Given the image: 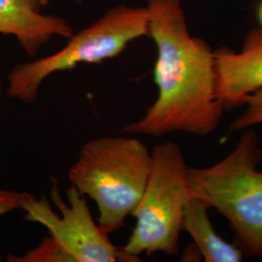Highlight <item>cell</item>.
<instances>
[{
  "label": "cell",
  "instance_id": "1",
  "mask_svg": "<svg viewBox=\"0 0 262 262\" xmlns=\"http://www.w3.org/2000/svg\"><path fill=\"white\" fill-rule=\"evenodd\" d=\"M147 9L149 36L157 47L152 75L158 97L122 132L151 137L213 134L225 112L217 99L215 51L189 34L180 0H148Z\"/></svg>",
  "mask_w": 262,
  "mask_h": 262
},
{
  "label": "cell",
  "instance_id": "2",
  "mask_svg": "<svg viewBox=\"0 0 262 262\" xmlns=\"http://www.w3.org/2000/svg\"><path fill=\"white\" fill-rule=\"evenodd\" d=\"M151 152L131 136H102L88 141L67 172L71 186L91 198L98 225L110 235L122 228L138 205L150 175Z\"/></svg>",
  "mask_w": 262,
  "mask_h": 262
},
{
  "label": "cell",
  "instance_id": "3",
  "mask_svg": "<svg viewBox=\"0 0 262 262\" xmlns=\"http://www.w3.org/2000/svg\"><path fill=\"white\" fill-rule=\"evenodd\" d=\"M234 149L206 168L188 169L190 196L215 208L234 233L244 256L262 261V149L253 128H246Z\"/></svg>",
  "mask_w": 262,
  "mask_h": 262
},
{
  "label": "cell",
  "instance_id": "4",
  "mask_svg": "<svg viewBox=\"0 0 262 262\" xmlns=\"http://www.w3.org/2000/svg\"><path fill=\"white\" fill-rule=\"evenodd\" d=\"M143 36H149L147 7L111 8L102 18L68 38L58 52L14 66L8 74L7 95L23 103H35L39 89L49 76L120 56L131 42Z\"/></svg>",
  "mask_w": 262,
  "mask_h": 262
},
{
  "label": "cell",
  "instance_id": "5",
  "mask_svg": "<svg viewBox=\"0 0 262 262\" xmlns=\"http://www.w3.org/2000/svg\"><path fill=\"white\" fill-rule=\"evenodd\" d=\"M150 175L140 201L132 213L135 226L121 250L135 258L145 253L175 255L187 201L188 169L177 143H159L151 150Z\"/></svg>",
  "mask_w": 262,
  "mask_h": 262
},
{
  "label": "cell",
  "instance_id": "6",
  "mask_svg": "<svg viewBox=\"0 0 262 262\" xmlns=\"http://www.w3.org/2000/svg\"><path fill=\"white\" fill-rule=\"evenodd\" d=\"M52 180L51 199L60 215L52 210L44 195L37 198L31 193H28L21 210L27 221L46 227L71 262L140 261L111 243L109 235L95 224L86 197L71 186L66 190V203L60 195L57 180Z\"/></svg>",
  "mask_w": 262,
  "mask_h": 262
},
{
  "label": "cell",
  "instance_id": "7",
  "mask_svg": "<svg viewBox=\"0 0 262 262\" xmlns=\"http://www.w3.org/2000/svg\"><path fill=\"white\" fill-rule=\"evenodd\" d=\"M215 57L217 99L225 111L242 107L250 94L262 90V28L247 34L238 53L221 48Z\"/></svg>",
  "mask_w": 262,
  "mask_h": 262
},
{
  "label": "cell",
  "instance_id": "8",
  "mask_svg": "<svg viewBox=\"0 0 262 262\" xmlns=\"http://www.w3.org/2000/svg\"><path fill=\"white\" fill-rule=\"evenodd\" d=\"M47 0H0V34L13 35L29 56L54 36L71 37L73 29L66 19L42 14Z\"/></svg>",
  "mask_w": 262,
  "mask_h": 262
},
{
  "label": "cell",
  "instance_id": "9",
  "mask_svg": "<svg viewBox=\"0 0 262 262\" xmlns=\"http://www.w3.org/2000/svg\"><path fill=\"white\" fill-rule=\"evenodd\" d=\"M208 209L209 207L203 201L190 196L185 209L183 230L191 237L204 261H242V251L234 243L225 241L215 232L208 215Z\"/></svg>",
  "mask_w": 262,
  "mask_h": 262
},
{
  "label": "cell",
  "instance_id": "10",
  "mask_svg": "<svg viewBox=\"0 0 262 262\" xmlns=\"http://www.w3.org/2000/svg\"><path fill=\"white\" fill-rule=\"evenodd\" d=\"M7 260L12 262H71L70 257L51 236L44 237L35 248L20 256L8 255Z\"/></svg>",
  "mask_w": 262,
  "mask_h": 262
},
{
  "label": "cell",
  "instance_id": "11",
  "mask_svg": "<svg viewBox=\"0 0 262 262\" xmlns=\"http://www.w3.org/2000/svg\"><path fill=\"white\" fill-rule=\"evenodd\" d=\"M244 106H246L244 112L235 119L229 126L228 134L242 131L246 128H253L262 123V90L250 94Z\"/></svg>",
  "mask_w": 262,
  "mask_h": 262
},
{
  "label": "cell",
  "instance_id": "12",
  "mask_svg": "<svg viewBox=\"0 0 262 262\" xmlns=\"http://www.w3.org/2000/svg\"><path fill=\"white\" fill-rule=\"evenodd\" d=\"M28 193L0 188V215L8 214L15 210H21Z\"/></svg>",
  "mask_w": 262,
  "mask_h": 262
},
{
  "label": "cell",
  "instance_id": "13",
  "mask_svg": "<svg viewBox=\"0 0 262 262\" xmlns=\"http://www.w3.org/2000/svg\"><path fill=\"white\" fill-rule=\"evenodd\" d=\"M257 19H258L259 24L261 25L262 28V1L260 2L259 6H258V9H257Z\"/></svg>",
  "mask_w": 262,
  "mask_h": 262
},
{
  "label": "cell",
  "instance_id": "14",
  "mask_svg": "<svg viewBox=\"0 0 262 262\" xmlns=\"http://www.w3.org/2000/svg\"><path fill=\"white\" fill-rule=\"evenodd\" d=\"M1 88H2V85H1V81H0V93H1Z\"/></svg>",
  "mask_w": 262,
  "mask_h": 262
},
{
  "label": "cell",
  "instance_id": "15",
  "mask_svg": "<svg viewBox=\"0 0 262 262\" xmlns=\"http://www.w3.org/2000/svg\"><path fill=\"white\" fill-rule=\"evenodd\" d=\"M76 2H82L83 0H75Z\"/></svg>",
  "mask_w": 262,
  "mask_h": 262
}]
</instances>
